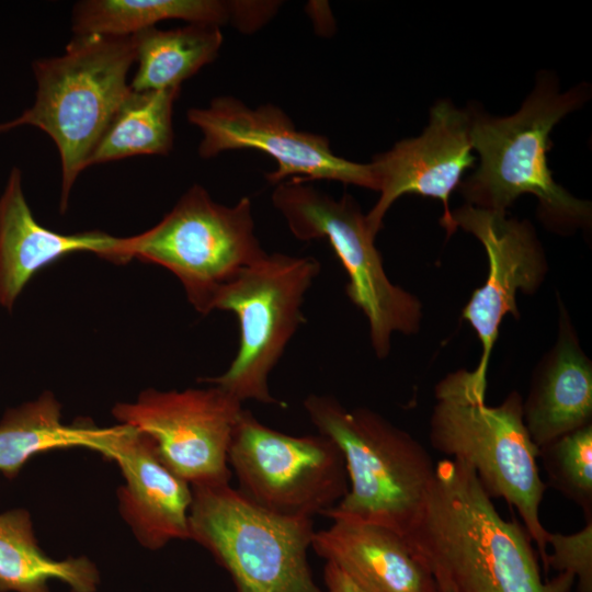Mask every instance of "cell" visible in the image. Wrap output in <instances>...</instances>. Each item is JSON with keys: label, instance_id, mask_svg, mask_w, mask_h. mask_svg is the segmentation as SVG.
<instances>
[{"label": "cell", "instance_id": "1", "mask_svg": "<svg viewBox=\"0 0 592 592\" xmlns=\"http://www.w3.org/2000/svg\"><path fill=\"white\" fill-rule=\"evenodd\" d=\"M406 538L453 592H569L574 582L568 573L543 580L524 526L498 513L475 470L458 458L435 464L425 509Z\"/></svg>", "mask_w": 592, "mask_h": 592}, {"label": "cell", "instance_id": "4", "mask_svg": "<svg viewBox=\"0 0 592 592\" xmlns=\"http://www.w3.org/2000/svg\"><path fill=\"white\" fill-rule=\"evenodd\" d=\"M136 61L134 35H75L64 54L35 59L33 104L0 123V134L21 126L45 132L61 166L60 210L114 115L130 92L128 72Z\"/></svg>", "mask_w": 592, "mask_h": 592}, {"label": "cell", "instance_id": "2", "mask_svg": "<svg viewBox=\"0 0 592 592\" xmlns=\"http://www.w3.org/2000/svg\"><path fill=\"white\" fill-rule=\"evenodd\" d=\"M587 83L559 92L553 75H539L521 109L506 117L473 110L471 144L480 157L476 171L458 189L467 204L506 214L522 194L538 198L539 218L549 228L567 232L591 224L588 201L557 184L547 164L549 134L570 112L590 96Z\"/></svg>", "mask_w": 592, "mask_h": 592}, {"label": "cell", "instance_id": "24", "mask_svg": "<svg viewBox=\"0 0 592 592\" xmlns=\"http://www.w3.org/2000/svg\"><path fill=\"white\" fill-rule=\"evenodd\" d=\"M547 483L592 519V423L539 448Z\"/></svg>", "mask_w": 592, "mask_h": 592}, {"label": "cell", "instance_id": "22", "mask_svg": "<svg viewBox=\"0 0 592 592\" xmlns=\"http://www.w3.org/2000/svg\"><path fill=\"white\" fill-rule=\"evenodd\" d=\"M60 417V403L49 391L8 409L0 420V474L12 479L30 458L52 449L94 451L101 429L65 425Z\"/></svg>", "mask_w": 592, "mask_h": 592}, {"label": "cell", "instance_id": "20", "mask_svg": "<svg viewBox=\"0 0 592 592\" xmlns=\"http://www.w3.org/2000/svg\"><path fill=\"white\" fill-rule=\"evenodd\" d=\"M50 580L66 583L71 592H95L100 576L86 557L49 558L37 545L26 510L0 513V592H50Z\"/></svg>", "mask_w": 592, "mask_h": 592}, {"label": "cell", "instance_id": "26", "mask_svg": "<svg viewBox=\"0 0 592 592\" xmlns=\"http://www.w3.org/2000/svg\"><path fill=\"white\" fill-rule=\"evenodd\" d=\"M327 592H364L341 569L327 562L323 570Z\"/></svg>", "mask_w": 592, "mask_h": 592}, {"label": "cell", "instance_id": "9", "mask_svg": "<svg viewBox=\"0 0 592 592\" xmlns=\"http://www.w3.org/2000/svg\"><path fill=\"white\" fill-rule=\"evenodd\" d=\"M320 272L314 257L266 253L241 270L215 295L210 310L237 315L238 352L225 373L203 378L243 403L281 405L269 389V376L286 345L305 322L301 305Z\"/></svg>", "mask_w": 592, "mask_h": 592}, {"label": "cell", "instance_id": "21", "mask_svg": "<svg viewBox=\"0 0 592 592\" xmlns=\"http://www.w3.org/2000/svg\"><path fill=\"white\" fill-rule=\"evenodd\" d=\"M137 70L129 82L134 91L181 89V83L210 64L223 44L220 27L187 23L134 34Z\"/></svg>", "mask_w": 592, "mask_h": 592}, {"label": "cell", "instance_id": "10", "mask_svg": "<svg viewBox=\"0 0 592 592\" xmlns=\"http://www.w3.org/2000/svg\"><path fill=\"white\" fill-rule=\"evenodd\" d=\"M228 463L240 493L283 516H325L349 490L344 459L332 440L282 433L247 409L235 425Z\"/></svg>", "mask_w": 592, "mask_h": 592}, {"label": "cell", "instance_id": "3", "mask_svg": "<svg viewBox=\"0 0 592 592\" xmlns=\"http://www.w3.org/2000/svg\"><path fill=\"white\" fill-rule=\"evenodd\" d=\"M486 388L463 368L442 378L434 390L430 442L437 452L468 464L491 499L516 509L547 572L548 531L539 520L546 485L537 463L539 448L524 422L523 399L512 391L490 407Z\"/></svg>", "mask_w": 592, "mask_h": 592}, {"label": "cell", "instance_id": "25", "mask_svg": "<svg viewBox=\"0 0 592 592\" xmlns=\"http://www.w3.org/2000/svg\"><path fill=\"white\" fill-rule=\"evenodd\" d=\"M546 570L553 568L558 573H568L577 580V592H592V519L572 534H546Z\"/></svg>", "mask_w": 592, "mask_h": 592}, {"label": "cell", "instance_id": "7", "mask_svg": "<svg viewBox=\"0 0 592 592\" xmlns=\"http://www.w3.org/2000/svg\"><path fill=\"white\" fill-rule=\"evenodd\" d=\"M265 254L255 236L250 198L221 205L198 184L157 225L123 238L121 249L122 263L139 259L172 272L201 314L212 311L220 287Z\"/></svg>", "mask_w": 592, "mask_h": 592}, {"label": "cell", "instance_id": "17", "mask_svg": "<svg viewBox=\"0 0 592 592\" xmlns=\"http://www.w3.org/2000/svg\"><path fill=\"white\" fill-rule=\"evenodd\" d=\"M331 520L328 528L315 532L311 547L364 592H440L403 535L374 523Z\"/></svg>", "mask_w": 592, "mask_h": 592}, {"label": "cell", "instance_id": "12", "mask_svg": "<svg viewBox=\"0 0 592 592\" xmlns=\"http://www.w3.org/2000/svg\"><path fill=\"white\" fill-rule=\"evenodd\" d=\"M187 121L202 133V158L239 149H255L271 156L277 164L276 170L266 174L272 184L292 178L338 181L377 191L369 163L337 156L326 136L298 130L274 104L252 109L234 96H219L206 107L190 109Z\"/></svg>", "mask_w": 592, "mask_h": 592}, {"label": "cell", "instance_id": "15", "mask_svg": "<svg viewBox=\"0 0 592 592\" xmlns=\"http://www.w3.org/2000/svg\"><path fill=\"white\" fill-rule=\"evenodd\" d=\"M94 451L118 465L119 511L143 546L189 539L192 487L162 462L150 436L123 423L102 428Z\"/></svg>", "mask_w": 592, "mask_h": 592}, {"label": "cell", "instance_id": "19", "mask_svg": "<svg viewBox=\"0 0 592 592\" xmlns=\"http://www.w3.org/2000/svg\"><path fill=\"white\" fill-rule=\"evenodd\" d=\"M272 1L220 0H84L73 5L75 35L129 36L155 27L166 20L210 24H231L253 32L275 13Z\"/></svg>", "mask_w": 592, "mask_h": 592}, {"label": "cell", "instance_id": "14", "mask_svg": "<svg viewBox=\"0 0 592 592\" xmlns=\"http://www.w3.org/2000/svg\"><path fill=\"white\" fill-rule=\"evenodd\" d=\"M457 227L475 236L488 257V275L463 310V318L481 342V356L473 371L487 386V368L505 315L520 317L516 294H533L544 282L547 262L533 226L527 220L465 204L452 212Z\"/></svg>", "mask_w": 592, "mask_h": 592}, {"label": "cell", "instance_id": "11", "mask_svg": "<svg viewBox=\"0 0 592 592\" xmlns=\"http://www.w3.org/2000/svg\"><path fill=\"white\" fill-rule=\"evenodd\" d=\"M242 402L218 386L143 391L113 415L151 437L162 462L191 486L229 483L228 453Z\"/></svg>", "mask_w": 592, "mask_h": 592}, {"label": "cell", "instance_id": "16", "mask_svg": "<svg viewBox=\"0 0 592 592\" xmlns=\"http://www.w3.org/2000/svg\"><path fill=\"white\" fill-rule=\"evenodd\" d=\"M123 238L103 231L60 234L34 217L23 190V175L13 167L0 195V306L11 310L33 275L64 255L91 252L121 263Z\"/></svg>", "mask_w": 592, "mask_h": 592}, {"label": "cell", "instance_id": "18", "mask_svg": "<svg viewBox=\"0 0 592 592\" xmlns=\"http://www.w3.org/2000/svg\"><path fill=\"white\" fill-rule=\"evenodd\" d=\"M558 340L539 365L523 418L535 445L592 423V364L583 353L565 310L560 311Z\"/></svg>", "mask_w": 592, "mask_h": 592}, {"label": "cell", "instance_id": "5", "mask_svg": "<svg viewBox=\"0 0 592 592\" xmlns=\"http://www.w3.org/2000/svg\"><path fill=\"white\" fill-rule=\"evenodd\" d=\"M304 408L339 447L349 490L326 517L374 523L405 537L425 509L435 464L409 433L367 408L348 409L329 395L311 394Z\"/></svg>", "mask_w": 592, "mask_h": 592}, {"label": "cell", "instance_id": "13", "mask_svg": "<svg viewBox=\"0 0 592 592\" xmlns=\"http://www.w3.org/2000/svg\"><path fill=\"white\" fill-rule=\"evenodd\" d=\"M473 119V110L458 109L448 100L439 101L431 109L429 125L420 136L403 139L388 151L374 156L369 164L380 195L365 216L375 237L387 210L408 193L441 200L444 208L441 226L448 236L457 229L449 197L458 189L464 172L476 161Z\"/></svg>", "mask_w": 592, "mask_h": 592}, {"label": "cell", "instance_id": "8", "mask_svg": "<svg viewBox=\"0 0 592 592\" xmlns=\"http://www.w3.org/2000/svg\"><path fill=\"white\" fill-rule=\"evenodd\" d=\"M272 203L294 237L329 241L349 276L346 295L367 318L378 358L387 357L394 332L419 331L422 305L389 281L375 236L352 196L335 200L305 181L292 179L276 184Z\"/></svg>", "mask_w": 592, "mask_h": 592}, {"label": "cell", "instance_id": "6", "mask_svg": "<svg viewBox=\"0 0 592 592\" xmlns=\"http://www.w3.org/2000/svg\"><path fill=\"white\" fill-rule=\"evenodd\" d=\"M191 487L189 539L209 551L237 592H323L308 563L312 519L264 510L229 483Z\"/></svg>", "mask_w": 592, "mask_h": 592}, {"label": "cell", "instance_id": "27", "mask_svg": "<svg viewBox=\"0 0 592 592\" xmlns=\"http://www.w3.org/2000/svg\"><path fill=\"white\" fill-rule=\"evenodd\" d=\"M435 580H436V582H437L440 592H453L452 589L448 587L447 583H445V582L442 581V580H437V579H435Z\"/></svg>", "mask_w": 592, "mask_h": 592}, {"label": "cell", "instance_id": "23", "mask_svg": "<svg viewBox=\"0 0 592 592\" xmlns=\"http://www.w3.org/2000/svg\"><path fill=\"white\" fill-rule=\"evenodd\" d=\"M180 88L130 90L92 151L87 167L144 155H168L173 147V105Z\"/></svg>", "mask_w": 592, "mask_h": 592}]
</instances>
